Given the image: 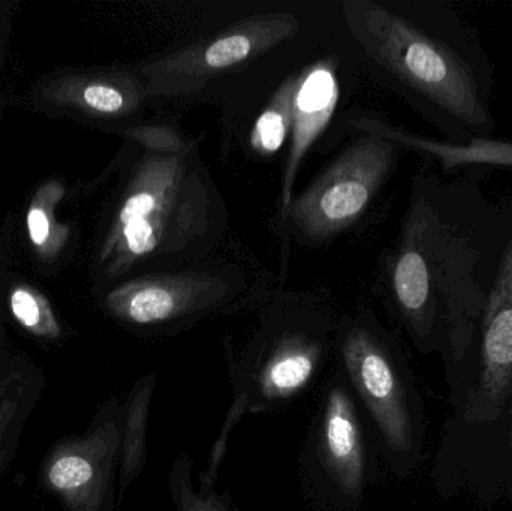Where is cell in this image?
<instances>
[{"label": "cell", "instance_id": "19", "mask_svg": "<svg viewBox=\"0 0 512 511\" xmlns=\"http://www.w3.org/2000/svg\"><path fill=\"white\" fill-rule=\"evenodd\" d=\"M168 489L174 511H237L230 492L216 491L213 483L195 480L194 459L182 453L174 459L168 474Z\"/></svg>", "mask_w": 512, "mask_h": 511}, {"label": "cell", "instance_id": "20", "mask_svg": "<svg viewBox=\"0 0 512 511\" xmlns=\"http://www.w3.org/2000/svg\"><path fill=\"white\" fill-rule=\"evenodd\" d=\"M8 305L14 320L35 338L57 341L62 336V326L50 302L36 288L27 284L15 285L9 293Z\"/></svg>", "mask_w": 512, "mask_h": 511}, {"label": "cell", "instance_id": "9", "mask_svg": "<svg viewBox=\"0 0 512 511\" xmlns=\"http://www.w3.org/2000/svg\"><path fill=\"white\" fill-rule=\"evenodd\" d=\"M122 401L110 396L99 405L83 434L51 444L39 467V486L63 511H116Z\"/></svg>", "mask_w": 512, "mask_h": 511}, {"label": "cell", "instance_id": "15", "mask_svg": "<svg viewBox=\"0 0 512 511\" xmlns=\"http://www.w3.org/2000/svg\"><path fill=\"white\" fill-rule=\"evenodd\" d=\"M47 378L32 365L0 369V479L11 467L27 420L44 395Z\"/></svg>", "mask_w": 512, "mask_h": 511}, {"label": "cell", "instance_id": "3", "mask_svg": "<svg viewBox=\"0 0 512 511\" xmlns=\"http://www.w3.org/2000/svg\"><path fill=\"white\" fill-rule=\"evenodd\" d=\"M342 11L349 32L379 71L462 122L489 120L471 68L447 45L370 0H345Z\"/></svg>", "mask_w": 512, "mask_h": 511}, {"label": "cell", "instance_id": "17", "mask_svg": "<svg viewBox=\"0 0 512 511\" xmlns=\"http://www.w3.org/2000/svg\"><path fill=\"white\" fill-rule=\"evenodd\" d=\"M63 195L65 188L62 183L50 180L36 189L27 209V234L33 249L44 260L57 257L71 236L69 225L56 219V209Z\"/></svg>", "mask_w": 512, "mask_h": 511}, {"label": "cell", "instance_id": "4", "mask_svg": "<svg viewBox=\"0 0 512 511\" xmlns=\"http://www.w3.org/2000/svg\"><path fill=\"white\" fill-rule=\"evenodd\" d=\"M337 369L363 405L394 470L411 465L418 444L414 401L399 357L375 321L354 315L339 321Z\"/></svg>", "mask_w": 512, "mask_h": 511}, {"label": "cell", "instance_id": "5", "mask_svg": "<svg viewBox=\"0 0 512 511\" xmlns=\"http://www.w3.org/2000/svg\"><path fill=\"white\" fill-rule=\"evenodd\" d=\"M245 290V279L230 267L143 273L111 288L104 306L114 320L140 335H176L231 308Z\"/></svg>", "mask_w": 512, "mask_h": 511}, {"label": "cell", "instance_id": "18", "mask_svg": "<svg viewBox=\"0 0 512 511\" xmlns=\"http://www.w3.org/2000/svg\"><path fill=\"white\" fill-rule=\"evenodd\" d=\"M297 86L298 74L289 75L256 117L249 134V144L255 155L271 158L285 146L291 134Z\"/></svg>", "mask_w": 512, "mask_h": 511}, {"label": "cell", "instance_id": "14", "mask_svg": "<svg viewBox=\"0 0 512 511\" xmlns=\"http://www.w3.org/2000/svg\"><path fill=\"white\" fill-rule=\"evenodd\" d=\"M352 128L367 134L378 135L396 146L408 147L424 155L432 156L441 162L444 168L463 167V165H502L512 167V143L508 141L484 140L474 138L468 144H451L433 138L420 137L405 129L390 125L370 114H354L348 120Z\"/></svg>", "mask_w": 512, "mask_h": 511}, {"label": "cell", "instance_id": "8", "mask_svg": "<svg viewBox=\"0 0 512 511\" xmlns=\"http://www.w3.org/2000/svg\"><path fill=\"white\" fill-rule=\"evenodd\" d=\"M298 30L300 21L291 12L254 14L215 35L144 63L140 77L149 98L192 95L209 81L285 44Z\"/></svg>", "mask_w": 512, "mask_h": 511}, {"label": "cell", "instance_id": "11", "mask_svg": "<svg viewBox=\"0 0 512 511\" xmlns=\"http://www.w3.org/2000/svg\"><path fill=\"white\" fill-rule=\"evenodd\" d=\"M512 384V240L505 249L483 323L478 401L484 410L504 404Z\"/></svg>", "mask_w": 512, "mask_h": 511}, {"label": "cell", "instance_id": "10", "mask_svg": "<svg viewBox=\"0 0 512 511\" xmlns=\"http://www.w3.org/2000/svg\"><path fill=\"white\" fill-rule=\"evenodd\" d=\"M339 101L340 83L334 62L319 60L298 72L288 155L280 182V216L294 198L295 180L307 153L333 119Z\"/></svg>", "mask_w": 512, "mask_h": 511}, {"label": "cell", "instance_id": "12", "mask_svg": "<svg viewBox=\"0 0 512 511\" xmlns=\"http://www.w3.org/2000/svg\"><path fill=\"white\" fill-rule=\"evenodd\" d=\"M42 98L99 119H125L137 114L149 96L140 75L101 71L56 78L44 87Z\"/></svg>", "mask_w": 512, "mask_h": 511}, {"label": "cell", "instance_id": "1", "mask_svg": "<svg viewBox=\"0 0 512 511\" xmlns=\"http://www.w3.org/2000/svg\"><path fill=\"white\" fill-rule=\"evenodd\" d=\"M123 134L141 155L99 249L104 276L170 272L206 257L228 218L197 141L168 125L131 126Z\"/></svg>", "mask_w": 512, "mask_h": 511}, {"label": "cell", "instance_id": "2", "mask_svg": "<svg viewBox=\"0 0 512 511\" xmlns=\"http://www.w3.org/2000/svg\"><path fill=\"white\" fill-rule=\"evenodd\" d=\"M337 327L339 321L324 306L282 296L264 308L240 350L227 345L233 399L198 479L216 485L228 440L243 417L282 410L316 383L336 348Z\"/></svg>", "mask_w": 512, "mask_h": 511}, {"label": "cell", "instance_id": "16", "mask_svg": "<svg viewBox=\"0 0 512 511\" xmlns=\"http://www.w3.org/2000/svg\"><path fill=\"white\" fill-rule=\"evenodd\" d=\"M156 374L144 375L135 381L122 402V438H120L117 504H122L126 491L140 479L147 465V432L150 408L155 395Z\"/></svg>", "mask_w": 512, "mask_h": 511}, {"label": "cell", "instance_id": "7", "mask_svg": "<svg viewBox=\"0 0 512 511\" xmlns=\"http://www.w3.org/2000/svg\"><path fill=\"white\" fill-rule=\"evenodd\" d=\"M303 464L318 503L336 511L360 510L369 486V449L357 398L339 369L322 390Z\"/></svg>", "mask_w": 512, "mask_h": 511}, {"label": "cell", "instance_id": "6", "mask_svg": "<svg viewBox=\"0 0 512 511\" xmlns=\"http://www.w3.org/2000/svg\"><path fill=\"white\" fill-rule=\"evenodd\" d=\"M280 216L304 245H321L363 218L396 161V144L360 132Z\"/></svg>", "mask_w": 512, "mask_h": 511}, {"label": "cell", "instance_id": "21", "mask_svg": "<svg viewBox=\"0 0 512 511\" xmlns=\"http://www.w3.org/2000/svg\"><path fill=\"white\" fill-rule=\"evenodd\" d=\"M5 511H14V510H5Z\"/></svg>", "mask_w": 512, "mask_h": 511}, {"label": "cell", "instance_id": "13", "mask_svg": "<svg viewBox=\"0 0 512 511\" xmlns=\"http://www.w3.org/2000/svg\"><path fill=\"white\" fill-rule=\"evenodd\" d=\"M429 222L423 213L412 216L399 248L388 263V281L394 302L406 323L418 335L427 329L432 302V266L427 252Z\"/></svg>", "mask_w": 512, "mask_h": 511}]
</instances>
